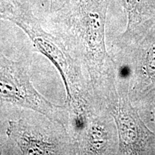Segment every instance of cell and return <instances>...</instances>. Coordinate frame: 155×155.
Segmentation results:
<instances>
[{
	"mask_svg": "<svg viewBox=\"0 0 155 155\" xmlns=\"http://www.w3.org/2000/svg\"><path fill=\"white\" fill-rule=\"evenodd\" d=\"M108 5V0H65L50 12L57 36L91 79L108 58L105 47Z\"/></svg>",
	"mask_w": 155,
	"mask_h": 155,
	"instance_id": "6da1fadb",
	"label": "cell"
},
{
	"mask_svg": "<svg viewBox=\"0 0 155 155\" xmlns=\"http://www.w3.org/2000/svg\"><path fill=\"white\" fill-rule=\"evenodd\" d=\"M119 137V151L122 153L133 152L138 145L140 126L139 119L127 98L119 97L117 107L112 111Z\"/></svg>",
	"mask_w": 155,
	"mask_h": 155,
	"instance_id": "5b68a950",
	"label": "cell"
},
{
	"mask_svg": "<svg viewBox=\"0 0 155 155\" xmlns=\"http://www.w3.org/2000/svg\"><path fill=\"white\" fill-rule=\"evenodd\" d=\"M147 65L150 74L155 75V47L150 50L147 57Z\"/></svg>",
	"mask_w": 155,
	"mask_h": 155,
	"instance_id": "ba28073f",
	"label": "cell"
},
{
	"mask_svg": "<svg viewBox=\"0 0 155 155\" xmlns=\"http://www.w3.org/2000/svg\"><path fill=\"white\" fill-rule=\"evenodd\" d=\"M128 15L127 31H130L141 21V7L142 0H121Z\"/></svg>",
	"mask_w": 155,
	"mask_h": 155,
	"instance_id": "8992f818",
	"label": "cell"
},
{
	"mask_svg": "<svg viewBox=\"0 0 155 155\" xmlns=\"http://www.w3.org/2000/svg\"><path fill=\"white\" fill-rule=\"evenodd\" d=\"M6 134L25 155L75 154L65 127L49 120L48 124L20 119L9 121Z\"/></svg>",
	"mask_w": 155,
	"mask_h": 155,
	"instance_id": "277c9868",
	"label": "cell"
},
{
	"mask_svg": "<svg viewBox=\"0 0 155 155\" xmlns=\"http://www.w3.org/2000/svg\"><path fill=\"white\" fill-rule=\"evenodd\" d=\"M0 101L32 110L65 127V105L49 101L34 86L28 68L20 61L0 55Z\"/></svg>",
	"mask_w": 155,
	"mask_h": 155,
	"instance_id": "3957f363",
	"label": "cell"
},
{
	"mask_svg": "<svg viewBox=\"0 0 155 155\" xmlns=\"http://www.w3.org/2000/svg\"><path fill=\"white\" fill-rule=\"evenodd\" d=\"M65 1V0H49L50 12H53L59 9Z\"/></svg>",
	"mask_w": 155,
	"mask_h": 155,
	"instance_id": "9c48e42d",
	"label": "cell"
},
{
	"mask_svg": "<svg viewBox=\"0 0 155 155\" xmlns=\"http://www.w3.org/2000/svg\"><path fill=\"white\" fill-rule=\"evenodd\" d=\"M9 21L24 31L35 48L57 69L65 87V99L69 98L73 89L83 86L81 70L66 46L59 37L48 32L42 28L26 0L19 3Z\"/></svg>",
	"mask_w": 155,
	"mask_h": 155,
	"instance_id": "7a4b0ae2",
	"label": "cell"
},
{
	"mask_svg": "<svg viewBox=\"0 0 155 155\" xmlns=\"http://www.w3.org/2000/svg\"><path fill=\"white\" fill-rule=\"evenodd\" d=\"M22 0H0V19L9 21Z\"/></svg>",
	"mask_w": 155,
	"mask_h": 155,
	"instance_id": "52a82bcc",
	"label": "cell"
}]
</instances>
